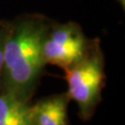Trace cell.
<instances>
[{"mask_svg":"<svg viewBox=\"0 0 125 125\" xmlns=\"http://www.w3.org/2000/svg\"><path fill=\"white\" fill-rule=\"evenodd\" d=\"M50 24L40 15H25L10 22L3 51L0 90L30 102L45 68L42 44Z\"/></svg>","mask_w":125,"mask_h":125,"instance_id":"obj_1","label":"cell"},{"mask_svg":"<svg viewBox=\"0 0 125 125\" xmlns=\"http://www.w3.org/2000/svg\"><path fill=\"white\" fill-rule=\"evenodd\" d=\"M64 70L68 83L66 93L70 100L76 102L79 117L88 121L94 116L100 103L105 83L104 57L99 42L92 40L84 55Z\"/></svg>","mask_w":125,"mask_h":125,"instance_id":"obj_2","label":"cell"},{"mask_svg":"<svg viewBox=\"0 0 125 125\" xmlns=\"http://www.w3.org/2000/svg\"><path fill=\"white\" fill-rule=\"evenodd\" d=\"M91 43L76 23H51L42 44V55L46 65L66 69L84 55Z\"/></svg>","mask_w":125,"mask_h":125,"instance_id":"obj_3","label":"cell"},{"mask_svg":"<svg viewBox=\"0 0 125 125\" xmlns=\"http://www.w3.org/2000/svg\"><path fill=\"white\" fill-rule=\"evenodd\" d=\"M67 93L55 94L31 104L29 125H69Z\"/></svg>","mask_w":125,"mask_h":125,"instance_id":"obj_4","label":"cell"},{"mask_svg":"<svg viewBox=\"0 0 125 125\" xmlns=\"http://www.w3.org/2000/svg\"><path fill=\"white\" fill-rule=\"evenodd\" d=\"M30 117V102L0 90V125H29Z\"/></svg>","mask_w":125,"mask_h":125,"instance_id":"obj_5","label":"cell"},{"mask_svg":"<svg viewBox=\"0 0 125 125\" xmlns=\"http://www.w3.org/2000/svg\"><path fill=\"white\" fill-rule=\"evenodd\" d=\"M9 24L10 22L0 21V79H1V73L3 67V51H4V44L9 31Z\"/></svg>","mask_w":125,"mask_h":125,"instance_id":"obj_6","label":"cell"},{"mask_svg":"<svg viewBox=\"0 0 125 125\" xmlns=\"http://www.w3.org/2000/svg\"><path fill=\"white\" fill-rule=\"evenodd\" d=\"M119 2L122 4V6L124 7V5H125V0H119Z\"/></svg>","mask_w":125,"mask_h":125,"instance_id":"obj_7","label":"cell"}]
</instances>
